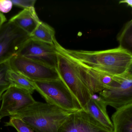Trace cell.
Masks as SVG:
<instances>
[{"mask_svg": "<svg viewBox=\"0 0 132 132\" xmlns=\"http://www.w3.org/2000/svg\"><path fill=\"white\" fill-rule=\"evenodd\" d=\"M57 50L73 58L89 68L112 76L119 75L132 70V52L120 46L101 51L69 50L56 40Z\"/></svg>", "mask_w": 132, "mask_h": 132, "instance_id": "6da1fadb", "label": "cell"}, {"mask_svg": "<svg viewBox=\"0 0 132 132\" xmlns=\"http://www.w3.org/2000/svg\"><path fill=\"white\" fill-rule=\"evenodd\" d=\"M56 70L59 78L75 96L84 109L94 95V85L86 68L82 64L57 50Z\"/></svg>", "mask_w": 132, "mask_h": 132, "instance_id": "7a4b0ae2", "label": "cell"}, {"mask_svg": "<svg viewBox=\"0 0 132 132\" xmlns=\"http://www.w3.org/2000/svg\"><path fill=\"white\" fill-rule=\"evenodd\" d=\"M72 112L47 103L36 102L11 116L20 118L35 132H58Z\"/></svg>", "mask_w": 132, "mask_h": 132, "instance_id": "3957f363", "label": "cell"}, {"mask_svg": "<svg viewBox=\"0 0 132 132\" xmlns=\"http://www.w3.org/2000/svg\"><path fill=\"white\" fill-rule=\"evenodd\" d=\"M33 82L35 90L47 103L71 112L82 109L78 100L60 78Z\"/></svg>", "mask_w": 132, "mask_h": 132, "instance_id": "277c9868", "label": "cell"}, {"mask_svg": "<svg viewBox=\"0 0 132 132\" xmlns=\"http://www.w3.org/2000/svg\"><path fill=\"white\" fill-rule=\"evenodd\" d=\"M107 105L116 109L132 103V70L113 76L109 86L99 93Z\"/></svg>", "mask_w": 132, "mask_h": 132, "instance_id": "5b68a950", "label": "cell"}, {"mask_svg": "<svg viewBox=\"0 0 132 132\" xmlns=\"http://www.w3.org/2000/svg\"><path fill=\"white\" fill-rule=\"evenodd\" d=\"M9 62L11 70L32 81L55 80L59 78L55 68L22 56H14Z\"/></svg>", "mask_w": 132, "mask_h": 132, "instance_id": "8992f818", "label": "cell"}, {"mask_svg": "<svg viewBox=\"0 0 132 132\" xmlns=\"http://www.w3.org/2000/svg\"><path fill=\"white\" fill-rule=\"evenodd\" d=\"M30 38L29 35L13 23L6 21L0 28V64L17 55Z\"/></svg>", "mask_w": 132, "mask_h": 132, "instance_id": "52a82bcc", "label": "cell"}, {"mask_svg": "<svg viewBox=\"0 0 132 132\" xmlns=\"http://www.w3.org/2000/svg\"><path fill=\"white\" fill-rule=\"evenodd\" d=\"M0 107V118L13 116L18 112L34 103L36 101L30 92L10 86L3 93Z\"/></svg>", "mask_w": 132, "mask_h": 132, "instance_id": "ba28073f", "label": "cell"}, {"mask_svg": "<svg viewBox=\"0 0 132 132\" xmlns=\"http://www.w3.org/2000/svg\"><path fill=\"white\" fill-rule=\"evenodd\" d=\"M58 132H113L83 109L71 113Z\"/></svg>", "mask_w": 132, "mask_h": 132, "instance_id": "9c48e42d", "label": "cell"}, {"mask_svg": "<svg viewBox=\"0 0 132 132\" xmlns=\"http://www.w3.org/2000/svg\"><path fill=\"white\" fill-rule=\"evenodd\" d=\"M17 55L55 69L57 67V51L55 45L30 38L21 47Z\"/></svg>", "mask_w": 132, "mask_h": 132, "instance_id": "30bf717a", "label": "cell"}, {"mask_svg": "<svg viewBox=\"0 0 132 132\" xmlns=\"http://www.w3.org/2000/svg\"><path fill=\"white\" fill-rule=\"evenodd\" d=\"M107 106L99 96L94 94L83 110L100 123L113 130L112 123L106 110Z\"/></svg>", "mask_w": 132, "mask_h": 132, "instance_id": "8fae6325", "label": "cell"}, {"mask_svg": "<svg viewBox=\"0 0 132 132\" xmlns=\"http://www.w3.org/2000/svg\"><path fill=\"white\" fill-rule=\"evenodd\" d=\"M9 21L29 36L34 32L41 21L35 7L23 9Z\"/></svg>", "mask_w": 132, "mask_h": 132, "instance_id": "7c38bea8", "label": "cell"}, {"mask_svg": "<svg viewBox=\"0 0 132 132\" xmlns=\"http://www.w3.org/2000/svg\"><path fill=\"white\" fill-rule=\"evenodd\" d=\"M111 119L113 132H132V103L117 109Z\"/></svg>", "mask_w": 132, "mask_h": 132, "instance_id": "4fadbf2b", "label": "cell"}, {"mask_svg": "<svg viewBox=\"0 0 132 132\" xmlns=\"http://www.w3.org/2000/svg\"><path fill=\"white\" fill-rule=\"evenodd\" d=\"M30 37L31 39L52 45H54L56 41L54 29L47 24L42 21Z\"/></svg>", "mask_w": 132, "mask_h": 132, "instance_id": "5bb4252c", "label": "cell"}, {"mask_svg": "<svg viewBox=\"0 0 132 132\" xmlns=\"http://www.w3.org/2000/svg\"><path fill=\"white\" fill-rule=\"evenodd\" d=\"M6 79L10 86L26 90L31 94H33L35 90L33 81L11 70V69L7 71Z\"/></svg>", "mask_w": 132, "mask_h": 132, "instance_id": "9a60e30c", "label": "cell"}, {"mask_svg": "<svg viewBox=\"0 0 132 132\" xmlns=\"http://www.w3.org/2000/svg\"><path fill=\"white\" fill-rule=\"evenodd\" d=\"M120 46L132 52V21H128L117 38Z\"/></svg>", "mask_w": 132, "mask_h": 132, "instance_id": "2e32d148", "label": "cell"}, {"mask_svg": "<svg viewBox=\"0 0 132 132\" xmlns=\"http://www.w3.org/2000/svg\"><path fill=\"white\" fill-rule=\"evenodd\" d=\"M6 126H11L16 129L18 132H35L20 118L11 116L8 122L5 123Z\"/></svg>", "mask_w": 132, "mask_h": 132, "instance_id": "e0dca14e", "label": "cell"}, {"mask_svg": "<svg viewBox=\"0 0 132 132\" xmlns=\"http://www.w3.org/2000/svg\"><path fill=\"white\" fill-rule=\"evenodd\" d=\"M10 69L9 61L0 64V88L10 86V84L7 80L6 75Z\"/></svg>", "mask_w": 132, "mask_h": 132, "instance_id": "ac0fdd59", "label": "cell"}, {"mask_svg": "<svg viewBox=\"0 0 132 132\" xmlns=\"http://www.w3.org/2000/svg\"><path fill=\"white\" fill-rule=\"evenodd\" d=\"M13 5L24 9L35 7L36 0H11Z\"/></svg>", "mask_w": 132, "mask_h": 132, "instance_id": "d6986e66", "label": "cell"}, {"mask_svg": "<svg viewBox=\"0 0 132 132\" xmlns=\"http://www.w3.org/2000/svg\"><path fill=\"white\" fill-rule=\"evenodd\" d=\"M13 6L11 0H0V12L4 13H9Z\"/></svg>", "mask_w": 132, "mask_h": 132, "instance_id": "ffe728a7", "label": "cell"}, {"mask_svg": "<svg viewBox=\"0 0 132 132\" xmlns=\"http://www.w3.org/2000/svg\"><path fill=\"white\" fill-rule=\"evenodd\" d=\"M6 21V17L3 13L0 12V28Z\"/></svg>", "mask_w": 132, "mask_h": 132, "instance_id": "44dd1931", "label": "cell"}, {"mask_svg": "<svg viewBox=\"0 0 132 132\" xmlns=\"http://www.w3.org/2000/svg\"><path fill=\"white\" fill-rule=\"evenodd\" d=\"M119 4H126L128 6L132 7V0H124L120 1Z\"/></svg>", "mask_w": 132, "mask_h": 132, "instance_id": "7402d4cb", "label": "cell"}, {"mask_svg": "<svg viewBox=\"0 0 132 132\" xmlns=\"http://www.w3.org/2000/svg\"><path fill=\"white\" fill-rule=\"evenodd\" d=\"M9 87H6V88H0V102L1 101V97L3 93ZM1 121V119L0 118V122Z\"/></svg>", "mask_w": 132, "mask_h": 132, "instance_id": "603a6c76", "label": "cell"}]
</instances>
